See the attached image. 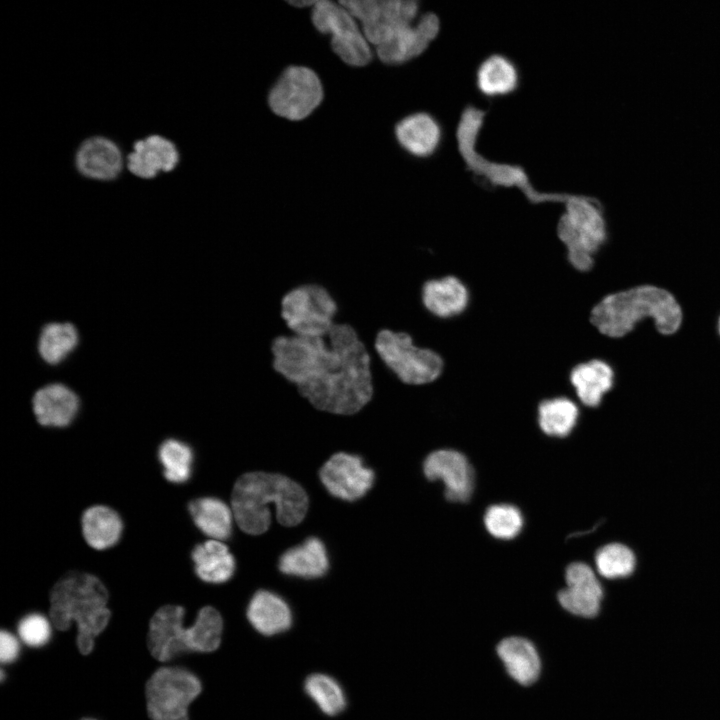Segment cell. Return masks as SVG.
<instances>
[{"label": "cell", "mask_w": 720, "mask_h": 720, "mask_svg": "<svg viewBox=\"0 0 720 720\" xmlns=\"http://www.w3.org/2000/svg\"><path fill=\"white\" fill-rule=\"evenodd\" d=\"M272 366L313 408L353 415L374 397L373 352L354 327L337 322L327 337L277 336Z\"/></svg>", "instance_id": "6da1fadb"}, {"label": "cell", "mask_w": 720, "mask_h": 720, "mask_svg": "<svg viewBox=\"0 0 720 720\" xmlns=\"http://www.w3.org/2000/svg\"><path fill=\"white\" fill-rule=\"evenodd\" d=\"M231 505L240 529L259 535L271 524L270 505L280 524L295 526L304 519L309 500L303 487L284 475L250 472L234 484Z\"/></svg>", "instance_id": "7a4b0ae2"}, {"label": "cell", "mask_w": 720, "mask_h": 720, "mask_svg": "<svg viewBox=\"0 0 720 720\" xmlns=\"http://www.w3.org/2000/svg\"><path fill=\"white\" fill-rule=\"evenodd\" d=\"M644 318H651L661 334L671 335L681 325L682 311L667 290L641 285L604 296L592 307L589 320L600 334L620 338Z\"/></svg>", "instance_id": "3957f363"}, {"label": "cell", "mask_w": 720, "mask_h": 720, "mask_svg": "<svg viewBox=\"0 0 720 720\" xmlns=\"http://www.w3.org/2000/svg\"><path fill=\"white\" fill-rule=\"evenodd\" d=\"M107 602L108 592L97 577L71 571L50 592V619L60 631L67 630L71 622H75L78 649L87 655L93 649L94 638L109 622L111 612Z\"/></svg>", "instance_id": "277c9868"}, {"label": "cell", "mask_w": 720, "mask_h": 720, "mask_svg": "<svg viewBox=\"0 0 720 720\" xmlns=\"http://www.w3.org/2000/svg\"><path fill=\"white\" fill-rule=\"evenodd\" d=\"M485 116L486 112L483 109L469 105L459 117L455 138L458 152L467 170L494 187L520 190L532 204H564L571 196L570 193L540 191L534 187L522 166L491 160L477 150V141Z\"/></svg>", "instance_id": "5b68a950"}, {"label": "cell", "mask_w": 720, "mask_h": 720, "mask_svg": "<svg viewBox=\"0 0 720 720\" xmlns=\"http://www.w3.org/2000/svg\"><path fill=\"white\" fill-rule=\"evenodd\" d=\"M183 618L184 609L176 605H165L152 616L147 645L158 661H168L184 651L207 653L219 647L223 620L215 608L203 607L194 624L188 628L183 627Z\"/></svg>", "instance_id": "8992f818"}, {"label": "cell", "mask_w": 720, "mask_h": 720, "mask_svg": "<svg viewBox=\"0 0 720 720\" xmlns=\"http://www.w3.org/2000/svg\"><path fill=\"white\" fill-rule=\"evenodd\" d=\"M556 224V236L568 264L588 272L594 257L607 239V224L600 203L586 195L571 194Z\"/></svg>", "instance_id": "52a82bcc"}, {"label": "cell", "mask_w": 720, "mask_h": 720, "mask_svg": "<svg viewBox=\"0 0 720 720\" xmlns=\"http://www.w3.org/2000/svg\"><path fill=\"white\" fill-rule=\"evenodd\" d=\"M372 352L403 385L418 387L436 382L444 373L445 360L432 347L418 344L406 331L381 329Z\"/></svg>", "instance_id": "ba28073f"}, {"label": "cell", "mask_w": 720, "mask_h": 720, "mask_svg": "<svg viewBox=\"0 0 720 720\" xmlns=\"http://www.w3.org/2000/svg\"><path fill=\"white\" fill-rule=\"evenodd\" d=\"M280 314L292 335L327 337L337 323L339 305L326 286L309 282L297 285L283 295Z\"/></svg>", "instance_id": "9c48e42d"}, {"label": "cell", "mask_w": 720, "mask_h": 720, "mask_svg": "<svg viewBox=\"0 0 720 720\" xmlns=\"http://www.w3.org/2000/svg\"><path fill=\"white\" fill-rule=\"evenodd\" d=\"M201 692L200 680L179 667H161L146 683L151 720H189L188 707Z\"/></svg>", "instance_id": "30bf717a"}, {"label": "cell", "mask_w": 720, "mask_h": 720, "mask_svg": "<svg viewBox=\"0 0 720 720\" xmlns=\"http://www.w3.org/2000/svg\"><path fill=\"white\" fill-rule=\"evenodd\" d=\"M312 22L322 33L330 34L334 52L351 66H364L372 59V52L355 18L340 3L316 1L312 8Z\"/></svg>", "instance_id": "8fae6325"}, {"label": "cell", "mask_w": 720, "mask_h": 720, "mask_svg": "<svg viewBox=\"0 0 720 720\" xmlns=\"http://www.w3.org/2000/svg\"><path fill=\"white\" fill-rule=\"evenodd\" d=\"M361 21L363 34L377 47L398 30L415 22L419 4L414 0H350L339 2Z\"/></svg>", "instance_id": "7c38bea8"}, {"label": "cell", "mask_w": 720, "mask_h": 720, "mask_svg": "<svg viewBox=\"0 0 720 720\" xmlns=\"http://www.w3.org/2000/svg\"><path fill=\"white\" fill-rule=\"evenodd\" d=\"M322 98L323 89L316 73L307 67L291 66L272 87L268 103L278 116L302 120L312 113Z\"/></svg>", "instance_id": "4fadbf2b"}, {"label": "cell", "mask_w": 720, "mask_h": 720, "mask_svg": "<svg viewBox=\"0 0 720 720\" xmlns=\"http://www.w3.org/2000/svg\"><path fill=\"white\" fill-rule=\"evenodd\" d=\"M319 475L331 495L346 501L363 497L375 479L373 470L364 465L361 457L344 452L331 456Z\"/></svg>", "instance_id": "5bb4252c"}, {"label": "cell", "mask_w": 720, "mask_h": 720, "mask_svg": "<svg viewBox=\"0 0 720 720\" xmlns=\"http://www.w3.org/2000/svg\"><path fill=\"white\" fill-rule=\"evenodd\" d=\"M419 300L423 310L438 320L455 319L468 309L471 292L458 276L447 274L424 280L420 285Z\"/></svg>", "instance_id": "9a60e30c"}, {"label": "cell", "mask_w": 720, "mask_h": 720, "mask_svg": "<svg viewBox=\"0 0 720 720\" xmlns=\"http://www.w3.org/2000/svg\"><path fill=\"white\" fill-rule=\"evenodd\" d=\"M429 480H441L445 496L454 502L467 501L474 489V472L467 458L460 452L449 449L430 453L423 465Z\"/></svg>", "instance_id": "2e32d148"}, {"label": "cell", "mask_w": 720, "mask_h": 720, "mask_svg": "<svg viewBox=\"0 0 720 720\" xmlns=\"http://www.w3.org/2000/svg\"><path fill=\"white\" fill-rule=\"evenodd\" d=\"M440 32L439 17L432 12L398 30L377 47L378 58L386 64H403L420 56Z\"/></svg>", "instance_id": "e0dca14e"}, {"label": "cell", "mask_w": 720, "mask_h": 720, "mask_svg": "<svg viewBox=\"0 0 720 720\" xmlns=\"http://www.w3.org/2000/svg\"><path fill=\"white\" fill-rule=\"evenodd\" d=\"M566 587L557 599L569 613L584 618L596 616L603 597L602 586L592 568L582 562L570 564L565 573Z\"/></svg>", "instance_id": "ac0fdd59"}, {"label": "cell", "mask_w": 720, "mask_h": 720, "mask_svg": "<svg viewBox=\"0 0 720 720\" xmlns=\"http://www.w3.org/2000/svg\"><path fill=\"white\" fill-rule=\"evenodd\" d=\"M74 159L81 176L102 182L117 179L124 165L119 145L104 136H92L82 141Z\"/></svg>", "instance_id": "d6986e66"}, {"label": "cell", "mask_w": 720, "mask_h": 720, "mask_svg": "<svg viewBox=\"0 0 720 720\" xmlns=\"http://www.w3.org/2000/svg\"><path fill=\"white\" fill-rule=\"evenodd\" d=\"M179 161L176 144L164 136L152 134L133 144V150L127 155V168L134 176L149 180L159 172L173 171Z\"/></svg>", "instance_id": "ffe728a7"}, {"label": "cell", "mask_w": 720, "mask_h": 720, "mask_svg": "<svg viewBox=\"0 0 720 720\" xmlns=\"http://www.w3.org/2000/svg\"><path fill=\"white\" fill-rule=\"evenodd\" d=\"M80 407L78 395L59 382L40 387L32 397L36 420L42 426L65 427L76 417Z\"/></svg>", "instance_id": "44dd1931"}, {"label": "cell", "mask_w": 720, "mask_h": 720, "mask_svg": "<svg viewBox=\"0 0 720 720\" xmlns=\"http://www.w3.org/2000/svg\"><path fill=\"white\" fill-rule=\"evenodd\" d=\"M395 137L399 145L410 155L426 158L439 149L443 130L434 116L427 112H416L397 123Z\"/></svg>", "instance_id": "7402d4cb"}, {"label": "cell", "mask_w": 720, "mask_h": 720, "mask_svg": "<svg viewBox=\"0 0 720 720\" xmlns=\"http://www.w3.org/2000/svg\"><path fill=\"white\" fill-rule=\"evenodd\" d=\"M568 380L583 405L597 407L614 384V371L607 362L590 359L574 365Z\"/></svg>", "instance_id": "603a6c76"}, {"label": "cell", "mask_w": 720, "mask_h": 720, "mask_svg": "<svg viewBox=\"0 0 720 720\" xmlns=\"http://www.w3.org/2000/svg\"><path fill=\"white\" fill-rule=\"evenodd\" d=\"M497 655L508 675L517 683L533 684L541 672V660L534 644L520 636L502 639L496 648Z\"/></svg>", "instance_id": "cb8c5ba5"}, {"label": "cell", "mask_w": 720, "mask_h": 720, "mask_svg": "<svg viewBox=\"0 0 720 720\" xmlns=\"http://www.w3.org/2000/svg\"><path fill=\"white\" fill-rule=\"evenodd\" d=\"M247 618L262 635L273 636L288 630L293 621L288 603L278 594L259 590L250 599Z\"/></svg>", "instance_id": "d4e9b609"}, {"label": "cell", "mask_w": 720, "mask_h": 720, "mask_svg": "<svg viewBox=\"0 0 720 720\" xmlns=\"http://www.w3.org/2000/svg\"><path fill=\"white\" fill-rule=\"evenodd\" d=\"M328 568L327 549L317 537H310L288 549L279 560V570L283 574L304 579L322 577L327 573Z\"/></svg>", "instance_id": "484cf974"}, {"label": "cell", "mask_w": 720, "mask_h": 720, "mask_svg": "<svg viewBox=\"0 0 720 720\" xmlns=\"http://www.w3.org/2000/svg\"><path fill=\"white\" fill-rule=\"evenodd\" d=\"M477 90L486 97H503L512 94L519 86L520 73L507 56L492 54L476 70Z\"/></svg>", "instance_id": "4316f807"}, {"label": "cell", "mask_w": 720, "mask_h": 720, "mask_svg": "<svg viewBox=\"0 0 720 720\" xmlns=\"http://www.w3.org/2000/svg\"><path fill=\"white\" fill-rule=\"evenodd\" d=\"M192 559L197 576L205 582L224 583L234 574V557L221 541L208 540L196 545Z\"/></svg>", "instance_id": "83f0119b"}, {"label": "cell", "mask_w": 720, "mask_h": 720, "mask_svg": "<svg viewBox=\"0 0 720 720\" xmlns=\"http://www.w3.org/2000/svg\"><path fill=\"white\" fill-rule=\"evenodd\" d=\"M80 335L71 322H48L40 329L37 352L46 364L55 366L63 362L79 345Z\"/></svg>", "instance_id": "f1b7e54d"}, {"label": "cell", "mask_w": 720, "mask_h": 720, "mask_svg": "<svg viewBox=\"0 0 720 720\" xmlns=\"http://www.w3.org/2000/svg\"><path fill=\"white\" fill-rule=\"evenodd\" d=\"M195 525L212 540L222 541L230 537L234 519L231 509L214 497L198 498L188 506Z\"/></svg>", "instance_id": "f546056e"}, {"label": "cell", "mask_w": 720, "mask_h": 720, "mask_svg": "<svg viewBox=\"0 0 720 720\" xmlns=\"http://www.w3.org/2000/svg\"><path fill=\"white\" fill-rule=\"evenodd\" d=\"M82 532L91 547L102 550L117 543L122 532V522L111 508L92 506L82 515Z\"/></svg>", "instance_id": "4dcf8cb0"}, {"label": "cell", "mask_w": 720, "mask_h": 720, "mask_svg": "<svg viewBox=\"0 0 720 720\" xmlns=\"http://www.w3.org/2000/svg\"><path fill=\"white\" fill-rule=\"evenodd\" d=\"M579 417L576 403L566 396L542 400L537 408L540 429L552 437H565L574 429Z\"/></svg>", "instance_id": "1f68e13d"}, {"label": "cell", "mask_w": 720, "mask_h": 720, "mask_svg": "<svg viewBox=\"0 0 720 720\" xmlns=\"http://www.w3.org/2000/svg\"><path fill=\"white\" fill-rule=\"evenodd\" d=\"M307 695L326 715L335 716L341 713L347 704L341 685L331 676L315 673L308 676L304 683Z\"/></svg>", "instance_id": "d6a6232c"}, {"label": "cell", "mask_w": 720, "mask_h": 720, "mask_svg": "<svg viewBox=\"0 0 720 720\" xmlns=\"http://www.w3.org/2000/svg\"><path fill=\"white\" fill-rule=\"evenodd\" d=\"M159 459L164 467L165 478L174 483H182L189 479L192 471L193 453L185 443L169 439L159 449Z\"/></svg>", "instance_id": "836d02e7"}, {"label": "cell", "mask_w": 720, "mask_h": 720, "mask_svg": "<svg viewBox=\"0 0 720 720\" xmlns=\"http://www.w3.org/2000/svg\"><path fill=\"white\" fill-rule=\"evenodd\" d=\"M595 565L598 573L605 578H623L633 572L635 556L627 546L611 543L596 552Z\"/></svg>", "instance_id": "e575fe53"}, {"label": "cell", "mask_w": 720, "mask_h": 720, "mask_svg": "<svg viewBox=\"0 0 720 720\" xmlns=\"http://www.w3.org/2000/svg\"><path fill=\"white\" fill-rule=\"evenodd\" d=\"M484 524L487 531L495 538L509 540L520 533L523 516L514 505L496 504L485 512Z\"/></svg>", "instance_id": "d590c367"}, {"label": "cell", "mask_w": 720, "mask_h": 720, "mask_svg": "<svg viewBox=\"0 0 720 720\" xmlns=\"http://www.w3.org/2000/svg\"><path fill=\"white\" fill-rule=\"evenodd\" d=\"M21 640L31 647H40L48 642L51 636L49 620L40 614H29L18 624Z\"/></svg>", "instance_id": "8d00e7d4"}, {"label": "cell", "mask_w": 720, "mask_h": 720, "mask_svg": "<svg viewBox=\"0 0 720 720\" xmlns=\"http://www.w3.org/2000/svg\"><path fill=\"white\" fill-rule=\"evenodd\" d=\"M20 646L17 638L10 632L0 633V660L3 664L12 663L19 655Z\"/></svg>", "instance_id": "74e56055"}, {"label": "cell", "mask_w": 720, "mask_h": 720, "mask_svg": "<svg viewBox=\"0 0 720 720\" xmlns=\"http://www.w3.org/2000/svg\"><path fill=\"white\" fill-rule=\"evenodd\" d=\"M315 3H316V1L291 2V4H293L294 6H297V7H303V6L305 7V6H309V5L314 6Z\"/></svg>", "instance_id": "f35d334b"}, {"label": "cell", "mask_w": 720, "mask_h": 720, "mask_svg": "<svg viewBox=\"0 0 720 720\" xmlns=\"http://www.w3.org/2000/svg\"><path fill=\"white\" fill-rule=\"evenodd\" d=\"M718 329H719V333H720V318H719Z\"/></svg>", "instance_id": "ab89813d"}, {"label": "cell", "mask_w": 720, "mask_h": 720, "mask_svg": "<svg viewBox=\"0 0 720 720\" xmlns=\"http://www.w3.org/2000/svg\"><path fill=\"white\" fill-rule=\"evenodd\" d=\"M82 720H94V719H91V718H84V719H82Z\"/></svg>", "instance_id": "60d3db41"}]
</instances>
